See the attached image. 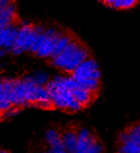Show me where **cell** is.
Wrapping results in <instances>:
<instances>
[{
  "label": "cell",
  "mask_w": 140,
  "mask_h": 153,
  "mask_svg": "<svg viewBox=\"0 0 140 153\" xmlns=\"http://www.w3.org/2000/svg\"><path fill=\"white\" fill-rule=\"evenodd\" d=\"M42 153H53V152L50 150V151H45V152H42Z\"/></svg>",
  "instance_id": "obj_26"
},
{
  "label": "cell",
  "mask_w": 140,
  "mask_h": 153,
  "mask_svg": "<svg viewBox=\"0 0 140 153\" xmlns=\"http://www.w3.org/2000/svg\"><path fill=\"white\" fill-rule=\"evenodd\" d=\"M119 153H140V146L131 142L121 143L119 146Z\"/></svg>",
  "instance_id": "obj_19"
},
{
  "label": "cell",
  "mask_w": 140,
  "mask_h": 153,
  "mask_svg": "<svg viewBox=\"0 0 140 153\" xmlns=\"http://www.w3.org/2000/svg\"><path fill=\"white\" fill-rule=\"evenodd\" d=\"M37 104L40 108H51L54 107L53 102H52L51 96L49 92L47 91L45 86H39L35 96V103Z\"/></svg>",
  "instance_id": "obj_11"
},
{
  "label": "cell",
  "mask_w": 140,
  "mask_h": 153,
  "mask_svg": "<svg viewBox=\"0 0 140 153\" xmlns=\"http://www.w3.org/2000/svg\"><path fill=\"white\" fill-rule=\"evenodd\" d=\"M130 142L140 146V124H135L127 129Z\"/></svg>",
  "instance_id": "obj_18"
},
{
  "label": "cell",
  "mask_w": 140,
  "mask_h": 153,
  "mask_svg": "<svg viewBox=\"0 0 140 153\" xmlns=\"http://www.w3.org/2000/svg\"><path fill=\"white\" fill-rule=\"evenodd\" d=\"M37 34V25H30L28 22H22L19 26V35L14 48L11 52L14 54H21L23 51H30Z\"/></svg>",
  "instance_id": "obj_2"
},
{
  "label": "cell",
  "mask_w": 140,
  "mask_h": 153,
  "mask_svg": "<svg viewBox=\"0 0 140 153\" xmlns=\"http://www.w3.org/2000/svg\"><path fill=\"white\" fill-rule=\"evenodd\" d=\"M103 152V146L99 142H95L93 146H91L86 153H102Z\"/></svg>",
  "instance_id": "obj_20"
},
{
  "label": "cell",
  "mask_w": 140,
  "mask_h": 153,
  "mask_svg": "<svg viewBox=\"0 0 140 153\" xmlns=\"http://www.w3.org/2000/svg\"><path fill=\"white\" fill-rule=\"evenodd\" d=\"M18 108L17 107H12L10 108L9 110H7L5 111H3L2 112V116H3V118H11V117H13V116H15L16 114H18Z\"/></svg>",
  "instance_id": "obj_21"
},
{
  "label": "cell",
  "mask_w": 140,
  "mask_h": 153,
  "mask_svg": "<svg viewBox=\"0 0 140 153\" xmlns=\"http://www.w3.org/2000/svg\"><path fill=\"white\" fill-rule=\"evenodd\" d=\"M75 80H76V88H80V89H84V90L93 92V93H95V92L98 90L99 85H100L99 79H75Z\"/></svg>",
  "instance_id": "obj_13"
},
{
  "label": "cell",
  "mask_w": 140,
  "mask_h": 153,
  "mask_svg": "<svg viewBox=\"0 0 140 153\" xmlns=\"http://www.w3.org/2000/svg\"><path fill=\"white\" fill-rule=\"evenodd\" d=\"M0 153H8V151H6V150H2Z\"/></svg>",
  "instance_id": "obj_25"
},
{
  "label": "cell",
  "mask_w": 140,
  "mask_h": 153,
  "mask_svg": "<svg viewBox=\"0 0 140 153\" xmlns=\"http://www.w3.org/2000/svg\"><path fill=\"white\" fill-rule=\"evenodd\" d=\"M95 142L97 139L89 129L81 128L78 130V146L76 153H86Z\"/></svg>",
  "instance_id": "obj_8"
},
{
  "label": "cell",
  "mask_w": 140,
  "mask_h": 153,
  "mask_svg": "<svg viewBox=\"0 0 140 153\" xmlns=\"http://www.w3.org/2000/svg\"><path fill=\"white\" fill-rule=\"evenodd\" d=\"M119 140L121 143H125L127 142H130V138H129V134H127V131H124L122 132L119 136Z\"/></svg>",
  "instance_id": "obj_22"
},
{
  "label": "cell",
  "mask_w": 140,
  "mask_h": 153,
  "mask_svg": "<svg viewBox=\"0 0 140 153\" xmlns=\"http://www.w3.org/2000/svg\"><path fill=\"white\" fill-rule=\"evenodd\" d=\"M72 40H73V38H72V36H70L69 34H62L61 37H59L57 46H55V50L53 57L58 55L61 52H62L63 51H64V49L71 43ZM53 57H52V58H53Z\"/></svg>",
  "instance_id": "obj_17"
},
{
  "label": "cell",
  "mask_w": 140,
  "mask_h": 153,
  "mask_svg": "<svg viewBox=\"0 0 140 153\" xmlns=\"http://www.w3.org/2000/svg\"><path fill=\"white\" fill-rule=\"evenodd\" d=\"M29 76V79L32 80L34 83H36L39 86H46L47 83L50 82L49 79V75H48L47 72L42 71V70H38L34 72V73L27 75Z\"/></svg>",
  "instance_id": "obj_16"
},
{
  "label": "cell",
  "mask_w": 140,
  "mask_h": 153,
  "mask_svg": "<svg viewBox=\"0 0 140 153\" xmlns=\"http://www.w3.org/2000/svg\"><path fill=\"white\" fill-rule=\"evenodd\" d=\"M44 34H45V41L43 42L41 47L39 48V50L35 54L36 56L41 58H47V57L52 58L54 55L55 46H57L58 39L63 33L54 27H50L45 29Z\"/></svg>",
  "instance_id": "obj_3"
},
{
  "label": "cell",
  "mask_w": 140,
  "mask_h": 153,
  "mask_svg": "<svg viewBox=\"0 0 140 153\" xmlns=\"http://www.w3.org/2000/svg\"><path fill=\"white\" fill-rule=\"evenodd\" d=\"M16 17V6L13 3H10L5 8L0 9V27L5 28L14 25Z\"/></svg>",
  "instance_id": "obj_10"
},
{
  "label": "cell",
  "mask_w": 140,
  "mask_h": 153,
  "mask_svg": "<svg viewBox=\"0 0 140 153\" xmlns=\"http://www.w3.org/2000/svg\"><path fill=\"white\" fill-rule=\"evenodd\" d=\"M71 76L78 79H99L100 71L97 62L94 58L90 57L76 68Z\"/></svg>",
  "instance_id": "obj_4"
},
{
  "label": "cell",
  "mask_w": 140,
  "mask_h": 153,
  "mask_svg": "<svg viewBox=\"0 0 140 153\" xmlns=\"http://www.w3.org/2000/svg\"><path fill=\"white\" fill-rule=\"evenodd\" d=\"M19 26H17L14 23L8 27L0 29V45L2 50L11 51L14 48L16 41L19 35Z\"/></svg>",
  "instance_id": "obj_6"
},
{
  "label": "cell",
  "mask_w": 140,
  "mask_h": 153,
  "mask_svg": "<svg viewBox=\"0 0 140 153\" xmlns=\"http://www.w3.org/2000/svg\"><path fill=\"white\" fill-rule=\"evenodd\" d=\"M51 151L53 153H67V151L65 150V148L63 146L55 147V148H51Z\"/></svg>",
  "instance_id": "obj_23"
},
{
  "label": "cell",
  "mask_w": 140,
  "mask_h": 153,
  "mask_svg": "<svg viewBox=\"0 0 140 153\" xmlns=\"http://www.w3.org/2000/svg\"><path fill=\"white\" fill-rule=\"evenodd\" d=\"M12 104L14 107H25L29 105L28 93L23 79H13V89H12Z\"/></svg>",
  "instance_id": "obj_5"
},
{
  "label": "cell",
  "mask_w": 140,
  "mask_h": 153,
  "mask_svg": "<svg viewBox=\"0 0 140 153\" xmlns=\"http://www.w3.org/2000/svg\"><path fill=\"white\" fill-rule=\"evenodd\" d=\"M89 50L82 43L73 39L64 51L58 55L52 58V63L57 68H59L65 73L72 74L81 64L90 58Z\"/></svg>",
  "instance_id": "obj_1"
},
{
  "label": "cell",
  "mask_w": 140,
  "mask_h": 153,
  "mask_svg": "<svg viewBox=\"0 0 140 153\" xmlns=\"http://www.w3.org/2000/svg\"><path fill=\"white\" fill-rule=\"evenodd\" d=\"M137 1L135 0H106L104 4L113 9L119 10H127L136 5Z\"/></svg>",
  "instance_id": "obj_15"
},
{
  "label": "cell",
  "mask_w": 140,
  "mask_h": 153,
  "mask_svg": "<svg viewBox=\"0 0 140 153\" xmlns=\"http://www.w3.org/2000/svg\"><path fill=\"white\" fill-rule=\"evenodd\" d=\"M72 94H73V97L75 98L76 101L81 105L82 107L89 106L95 98L94 93H93V92L80 89V88H76V89L72 90Z\"/></svg>",
  "instance_id": "obj_12"
},
{
  "label": "cell",
  "mask_w": 140,
  "mask_h": 153,
  "mask_svg": "<svg viewBox=\"0 0 140 153\" xmlns=\"http://www.w3.org/2000/svg\"><path fill=\"white\" fill-rule=\"evenodd\" d=\"M10 3H11V2H10V1H8V0H1V1H0V9H2V8L7 7Z\"/></svg>",
  "instance_id": "obj_24"
},
{
  "label": "cell",
  "mask_w": 140,
  "mask_h": 153,
  "mask_svg": "<svg viewBox=\"0 0 140 153\" xmlns=\"http://www.w3.org/2000/svg\"><path fill=\"white\" fill-rule=\"evenodd\" d=\"M62 143L67 153H76L78 146V131L73 129H66L61 134Z\"/></svg>",
  "instance_id": "obj_9"
},
{
  "label": "cell",
  "mask_w": 140,
  "mask_h": 153,
  "mask_svg": "<svg viewBox=\"0 0 140 153\" xmlns=\"http://www.w3.org/2000/svg\"><path fill=\"white\" fill-rule=\"evenodd\" d=\"M12 89L13 79H4L0 84V110L2 112L14 107L12 104Z\"/></svg>",
  "instance_id": "obj_7"
},
{
  "label": "cell",
  "mask_w": 140,
  "mask_h": 153,
  "mask_svg": "<svg viewBox=\"0 0 140 153\" xmlns=\"http://www.w3.org/2000/svg\"><path fill=\"white\" fill-rule=\"evenodd\" d=\"M46 142L49 143L51 148H55L63 146L62 143V136L55 129H50L46 132L45 135Z\"/></svg>",
  "instance_id": "obj_14"
}]
</instances>
